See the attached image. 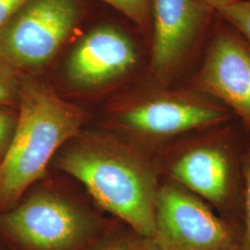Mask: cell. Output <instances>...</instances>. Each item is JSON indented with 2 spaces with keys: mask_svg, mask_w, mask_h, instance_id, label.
I'll return each mask as SVG.
<instances>
[{
  "mask_svg": "<svg viewBox=\"0 0 250 250\" xmlns=\"http://www.w3.org/2000/svg\"><path fill=\"white\" fill-rule=\"evenodd\" d=\"M218 11L250 40V1L234 0Z\"/></svg>",
  "mask_w": 250,
  "mask_h": 250,
  "instance_id": "cell-14",
  "label": "cell"
},
{
  "mask_svg": "<svg viewBox=\"0 0 250 250\" xmlns=\"http://www.w3.org/2000/svg\"><path fill=\"white\" fill-rule=\"evenodd\" d=\"M76 0H28L0 32V56L13 69H34L51 60L76 26Z\"/></svg>",
  "mask_w": 250,
  "mask_h": 250,
  "instance_id": "cell-5",
  "label": "cell"
},
{
  "mask_svg": "<svg viewBox=\"0 0 250 250\" xmlns=\"http://www.w3.org/2000/svg\"><path fill=\"white\" fill-rule=\"evenodd\" d=\"M70 142L59 168L83 183L99 205L134 232L153 238L160 186L148 160L107 134H78Z\"/></svg>",
  "mask_w": 250,
  "mask_h": 250,
  "instance_id": "cell-1",
  "label": "cell"
},
{
  "mask_svg": "<svg viewBox=\"0 0 250 250\" xmlns=\"http://www.w3.org/2000/svg\"><path fill=\"white\" fill-rule=\"evenodd\" d=\"M99 224L84 209L52 192H37L0 214V235L20 250H83Z\"/></svg>",
  "mask_w": 250,
  "mask_h": 250,
  "instance_id": "cell-3",
  "label": "cell"
},
{
  "mask_svg": "<svg viewBox=\"0 0 250 250\" xmlns=\"http://www.w3.org/2000/svg\"><path fill=\"white\" fill-rule=\"evenodd\" d=\"M233 171L228 147L213 139H201L188 146L169 167V174L175 183L220 207L232 197Z\"/></svg>",
  "mask_w": 250,
  "mask_h": 250,
  "instance_id": "cell-9",
  "label": "cell"
},
{
  "mask_svg": "<svg viewBox=\"0 0 250 250\" xmlns=\"http://www.w3.org/2000/svg\"><path fill=\"white\" fill-rule=\"evenodd\" d=\"M196 85L231 107L250 131V52L237 39L229 34L216 36Z\"/></svg>",
  "mask_w": 250,
  "mask_h": 250,
  "instance_id": "cell-7",
  "label": "cell"
},
{
  "mask_svg": "<svg viewBox=\"0 0 250 250\" xmlns=\"http://www.w3.org/2000/svg\"><path fill=\"white\" fill-rule=\"evenodd\" d=\"M154 41L151 66L159 77H167L196 39L209 8L197 0H151Z\"/></svg>",
  "mask_w": 250,
  "mask_h": 250,
  "instance_id": "cell-10",
  "label": "cell"
},
{
  "mask_svg": "<svg viewBox=\"0 0 250 250\" xmlns=\"http://www.w3.org/2000/svg\"><path fill=\"white\" fill-rule=\"evenodd\" d=\"M28 0H0V32Z\"/></svg>",
  "mask_w": 250,
  "mask_h": 250,
  "instance_id": "cell-17",
  "label": "cell"
},
{
  "mask_svg": "<svg viewBox=\"0 0 250 250\" xmlns=\"http://www.w3.org/2000/svg\"><path fill=\"white\" fill-rule=\"evenodd\" d=\"M242 173L245 183V232L241 250H250V147L243 157Z\"/></svg>",
  "mask_w": 250,
  "mask_h": 250,
  "instance_id": "cell-15",
  "label": "cell"
},
{
  "mask_svg": "<svg viewBox=\"0 0 250 250\" xmlns=\"http://www.w3.org/2000/svg\"><path fill=\"white\" fill-rule=\"evenodd\" d=\"M16 119L4 106H0V161L9 147L15 129Z\"/></svg>",
  "mask_w": 250,
  "mask_h": 250,
  "instance_id": "cell-16",
  "label": "cell"
},
{
  "mask_svg": "<svg viewBox=\"0 0 250 250\" xmlns=\"http://www.w3.org/2000/svg\"><path fill=\"white\" fill-rule=\"evenodd\" d=\"M20 87L15 69L0 56V106L18 102Z\"/></svg>",
  "mask_w": 250,
  "mask_h": 250,
  "instance_id": "cell-13",
  "label": "cell"
},
{
  "mask_svg": "<svg viewBox=\"0 0 250 250\" xmlns=\"http://www.w3.org/2000/svg\"><path fill=\"white\" fill-rule=\"evenodd\" d=\"M0 250H2V249H1V248H0Z\"/></svg>",
  "mask_w": 250,
  "mask_h": 250,
  "instance_id": "cell-19",
  "label": "cell"
},
{
  "mask_svg": "<svg viewBox=\"0 0 250 250\" xmlns=\"http://www.w3.org/2000/svg\"><path fill=\"white\" fill-rule=\"evenodd\" d=\"M137 62L131 39L115 27L92 30L73 49L67 75L80 87H97L129 72Z\"/></svg>",
  "mask_w": 250,
  "mask_h": 250,
  "instance_id": "cell-8",
  "label": "cell"
},
{
  "mask_svg": "<svg viewBox=\"0 0 250 250\" xmlns=\"http://www.w3.org/2000/svg\"><path fill=\"white\" fill-rule=\"evenodd\" d=\"M153 239L161 250H241L231 225L175 182L159 188Z\"/></svg>",
  "mask_w": 250,
  "mask_h": 250,
  "instance_id": "cell-4",
  "label": "cell"
},
{
  "mask_svg": "<svg viewBox=\"0 0 250 250\" xmlns=\"http://www.w3.org/2000/svg\"><path fill=\"white\" fill-rule=\"evenodd\" d=\"M90 250H161L152 237L136 232L115 234L97 242Z\"/></svg>",
  "mask_w": 250,
  "mask_h": 250,
  "instance_id": "cell-11",
  "label": "cell"
},
{
  "mask_svg": "<svg viewBox=\"0 0 250 250\" xmlns=\"http://www.w3.org/2000/svg\"><path fill=\"white\" fill-rule=\"evenodd\" d=\"M198 2H200L201 4L205 5L207 7H208L209 9L215 8V9H220L222 7H224L227 4L232 3L234 0H197Z\"/></svg>",
  "mask_w": 250,
  "mask_h": 250,
  "instance_id": "cell-18",
  "label": "cell"
},
{
  "mask_svg": "<svg viewBox=\"0 0 250 250\" xmlns=\"http://www.w3.org/2000/svg\"><path fill=\"white\" fill-rule=\"evenodd\" d=\"M229 119L224 107L189 96H162L126 109L123 125L136 134L165 138L221 125Z\"/></svg>",
  "mask_w": 250,
  "mask_h": 250,
  "instance_id": "cell-6",
  "label": "cell"
},
{
  "mask_svg": "<svg viewBox=\"0 0 250 250\" xmlns=\"http://www.w3.org/2000/svg\"><path fill=\"white\" fill-rule=\"evenodd\" d=\"M19 115L10 143L0 161V206L15 203L45 174L56 151L80 132L83 114L36 81L21 83Z\"/></svg>",
  "mask_w": 250,
  "mask_h": 250,
  "instance_id": "cell-2",
  "label": "cell"
},
{
  "mask_svg": "<svg viewBox=\"0 0 250 250\" xmlns=\"http://www.w3.org/2000/svg\"><path fill=\"white\" fill-rule=\"evenodd\" d=\"M136 24L147 27L150 21L151 0H103Z\"/></svg>",
  "mask_w": 250,
  "mask_h": 250,
  "instance_id": "cell-12",
  "label": "cell"
}]
</instances>
